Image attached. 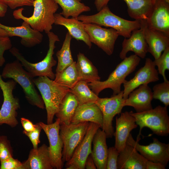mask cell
Wrapping results in <instances>:
<instances>
[{
	"label": "cell",
	"instance_id": "6da1fadb",
	"mask_svg": "<svg viewBox=\"0 0 169 169\" xmlns=\"http://www.w3.org/2000/svg\"><path fill=\"white\" fill-rule=\"evenodd\" d=\"M33 6L32 15L28 17L23 14V8L15 10L14 18L22 19L29 24L33 28L47 34L52 29L54 22V14L59 8L58 5L54 0H35Z\"/></svg>",
	"mask_w": 169,
	"mask_h": 169
},
{
	"label": "cell",
	"instance_id": "7a4b0ae2",
	"mask_svg": "<svg viewBox=\"0 0 169 169\" xmlns=\"http://www.w3.org/2000/svg\"><path fill=\"white\" fill-rule=\"evenodd\" d=\"M1 75L2 78L11 79L18 83L30 104L40 109L45 108L42 98L35 88L34 78L23 69L19 61L16 59L6 64Z\"/></svg>",
	"mask_w": 169,
	"mask_h": 169
},
{
	"label": "cell",
	"instance_id": "3957f363",
	"mask_svg": "<svg viewBox=\"0 0 169 169\" xmlns=\"http://www.w3.org/2000/svg\"><path fill=\"white\" fill-rule=\"evenodd\" d=\"M77 19L84 23L110 27L115 29L119 35L125 38H129L132 31L140 28L141 26V21H130L119 17L112 13L108 6L104 7L95 14L79 15Z\"/></svg>",
	"mask_w": 169,
	"mask_h": 169
},
{
	"label": "cell",
	"instance_id": "277c9868",
	"mask_svg": "<svg viewBox=\"0 0 169 169\" xmlns=\"http://www.w3.org/2000/svg\"><path fill=\"white\" fill-rule=\"evenodd\" d=\"M47 34L49 41V49L45 58L40 62L33 63L28 61L15 47H12L9 51L33 77H46L54 80L55 74L52 68L56 65L57 61L54 59L53 55L56 48L55 43L59 41L60 39L58 36L52 32Z\"/></svg>",
	"mask_w": 169,
	"mask_h": 169
},
{
	"label": "cell",
	"instance_id": "5b68a950",
	"mask_svg": "<svg viewBox=\"0 0 169 169\" xmlns=\"http://www.w3.org/2000/svg\"><path fill=\"white\" fill-rule=\"evenodd\" d=\"M141 61L140 58L135 54L126 57L116 66L104 81H95L88 83L90 88L97 95L103 90L111 89L113 95L120 93L121 87L125 81L127 76L135 71Z\"/></svg>",
	"mask_w": 169,
	"mask_h": 169
},
{
	"label": "cell",
	"instance_id": "8992f818",
	"mask_svg": "<svg viewBox=\"0 0 169 169\" xmlns=\"http://www.w3.org/2000/svg\"><path fill=\"white\" fill-rule=\"evenodd\" d=\"M34 80L44 102L47 124H51L61 101L69 89L46 77H38Z\"/></svg>",
	"mask_w": 169,
	"mask_h": 169
},
{
	"label": "cell",
	"instance_id": "52a82bcc",
	"mask_svg": "<svg viewBox=\"0 0 169 169\" xmlns=\"http://www.w3.org/2000/svg\"><path fill=\"white\" fill-rule=\"evenodd\" d=\"M140 127L136 141L140 139L141 131L144 127L150 128L159 136H167L169 133V116L167 107L159 105L154 109L139 113L130 112Z\"/></svg>",
	"mask_w": 169,
	"mask_h": 169
},
{
	"label": "cell",
	"instance_id": "ba28073f",
	"mask_svg": "<svg viewBox=\"0 0 169 169\" xmlns=\"http://www.w3.org/2000/svg\"><path fill=\"white\" fill-rule=\"evenodd\" d=\"M16 83L13 79L4 81L0 74V88L3 98L0 109V125L5 124L14 128L18 124L17 111L20 107L19 102L13 94Z\"/></svg>",
	"mask_w": 169,
	"mask_h": 169
},
{
	"label": "cell",
	"instance_id": "9c48e42d",
	"mask_svg": "<svg viewBox=\"0 0 169 169\" xmlns=\"http://www.w3.org/2000/svg\"><path fill=\"white\" fill-rule=\"evenodd\" d=\"M89 122L60 124L59 134L63 143L62 154L64 163L70 159L75 149L83 139Z\"/></svg>",
	"mask_w": 169,
	"mask_h": 169
},
{
	"label": "cell",
	"instance_id": "30bf717a",
	"mask_svg": "<svg viewBox=\"0 0 169 169\" xmlns=\"http://www.w3.org/2000/svg\"><path fill=\"white\" fill-rule=\"evenodd\" d=\"M123 91L110 98H99L95 103L101 110L103 117L102 129L105 133L107 138H111L114 135L112 121L114 117L121 113L125 100Z\"/></svg>",
	"mask_w": 169,
	"mask_h": 169
},
{
	"label": "cell",
	"instance_id": "8fae6325",
	"mask_svg": "<svg viewBox=\"0 0 169 169\" xmlns=\"http://www.w3.org/2000/svg\"><path fill=\"white\" fill-rule=\"evenodd\" d=\"M82 24L91 42L107 55L112 54L115 41L119 36L117 32L113 28H104L94 23L83 22Z\"/></svg>",
	"mask_w": 169,
	"mask_h": 169
},
{
	"label": "cell",
	"instance_id": "7c38bea8",
	"mask_svg": "<svg viewBox=\"0 0 169 169\" xmlns=\"http://www.w3.org/2000/svg\"><path fill=\"white\" fill-rule=\"evenodd\" d=\"M147 145H141L135 141L130 133L126 144L134 147L147 161L161 164L166 166L169 161V144L160 141L156 138Z\"/></svg>",
	"mask_w": 169,
	"mask_h": 169
},
{
	"label": "cell",
	"instance_id": "4fadbf2b",
	"mask_svg": "<svg viewBox=\"0 0 169 169\" xmlns=\"http://www.w3.org/2000/svg\"><path fill=\"white\" fill-rule=\"evenodd\" d=\"M46 134L49 143V156L53 169H61L64 166L62 152L63 143L59 134L60 120L57 118L51 124L38 122Z\"/></svg>",
	"mask_w": 169,
	"mask_h": 169
},
{
	"label": "cell",
	"instance_id": "5bb4252c",
	"mask_svg": "<svg viewBox=\"0 0 169 169\" xmlns=\"http://www.w3.org/2000/svg\"><path fill=\"white\" fill-rule=\"evenodd\" d=\"M100 126L89 122L86 133L83 139L75 149L70 159L66 162V169H84L85 163L91 153L92 140L95 132Z\"/></svg>",
	"mask_w": 169,
	"mask_h": 169
},
{
	"label": "cell",
	"instance_id": "9a60e30c",
	"mask_svg": "<svg viewBox=\"0 0 169 169\" xmlns=\"http://www.w3.org/2000/svg\"><path fill=\"white\" fill-rule=\"evenodd\" d=\"M144 65L135 73L134 76L123 83V98L125 100L129 94L139 86L159 80V73L153 61L149 58L146 59Z\"/></svg>",
	"mask_w": 169,
	"mask_h": 169
},
{
	"label": "cell",
	"instance_id": "2e32d148",
	"mask_svg": "<svg viewBox=\"0 0 169 169\" xmlns=\"http://www.w3.org/2000/svg\"><path fill=\"white\" fill-rule=\"evenodd\" d=\"M146 22L149 28L169 37V0H155Z\"/></svg>",
	"mask_w": 169,
	"mask_h": 169
},
{
	"label": "cell",
	"instance_id": "e0dca14e",
	"mask_svg": "<svg viewBox=\"0 0 169 169\" xmlns=\"http://www.w3.org/2000/svg\"><path fill=\"white\" fill-rule=\"evenodd\" d=\"M0 27L7 32L9 37H20L21 44L27 48L34 47L40 44L43 40V36L41 32L33 28L24 21L20 26L10 27L0 23Z\"/></svg>",
	"mask_w": 169,
	"mask_h": 169
},
{
	"label": "cell",
	"instance_id": "ac0fdd59",
	"mask_svg": "<svg viewBox=\"0 0 169 169\" xmlns=\"http://www.w3.org/2000/svg\"><path fill=\"white\" fill-rule=\"evenodd\" d=\"M141 28L143 30L144 37L147 44L148 52L150 53L155 59L161 56L162 52L169 47V37L149 28L146 20H141Z\"/></svg>",
	"mask_w": 169,
	"mask_h": 169
},
{
	"label": "cell",
	"instance_id": "d6986e66",
	"mask_svg": "<svg viewBox=\"0 0 169 169\" xmlns=\"http://www.w3.org/2000/svg\"><path fill=\"white\" fill-rule=\"evenodd\" d=\"M148 84L141 85L131 91L125 100L123 106H132L137 113L152 109L151 104L153 99L152 91Z\"/></svg>",
	"mask_w": 169,
	"mask_h": 169
},
{
	"label": "cell",
	"instance_id": "ffe728a7",
	"mask_svg": "<svg viewBox=\"0 0 169 169\" xmlns=\"http://www.w3.org/2000/svg\"><path fill=\"white\" fill-rule=\"evenodd\" d=\"M116 130L114 135L115 140L114 147L120 153L126 145L131 131L136 128L137 125L134 117L128 111L121 113L119 117H116Z\"/></svg>",
	"mask_w": 169,
	"mask_h": 169
},
{
	"label": "cell",
	"instance_id": "44dd1931",
	"mask_svg": "<svg viewBox=\"0 0 169 169\" xmlns=\"http://www.w3.org/2000/svg\"><path fill=\"white\" fill-rule=\"evenodd\" d=\"M148 46L141 28L132 31L130 36L125 38L122 43V49L119 54L122 59L126 57L129 51L134 52L140 58L144 59L148 52Z\"/></svg>",
	"mask_w": 169,
	"mask_h": 169
},
{
	"label": "cell",
	"instance_id": "7402d4cb",
	"mask_svg": "<svg viewBox=\"0 0 169 169\" xmlns=\"http://www.w3.org/2000/svg\"><path fill=\"white\" fill-rule=\"evenodd\" d=\"M147 160L133 146L126 144L119 153L117 161L118 169H146Z\"/></svg>",
	"mask_w": 169,
	"mask_h": 169
},
{
	"label": "cell",
	"instance_id": "603a6c76",
	"mask_svg": "<svg viewBox=\"0 0 169 169\" xmlns=\"http://www.w3.org/2000/svg\"><path fill=\"white\" fill-rule=\"evenodd\" d=\"M54 16L55 24L65 27L72 38L83 41L90 48H91L92 43L84 29L82 22L73 17L66 18L59 13H55Z\"/></svg>",
	"mask_w": 169,
	"mask_h": 169
},
{
	"label": "cell",
	"instance_id": "cb8c5ba5",
	"mask_svg": "<svg viewBox=\"0 0 169 169\" xmlns=\"http://www.w3.org/2000/svg\"><path fill=\"white\" fill-rule=\"evenodd\" d=\"M24 169H53L48 146L45 144L30 151L28 158L22 162Z\"/></svg>",
	"mask_w": 169,
	"mask_h": 169
},
{
	"label": "cell",
	"instance_id": "d4e9b609",
	"mask_svg": "<svg viewBox=\"0 0 169 169\" xmlns=\"http://www.w3.org/2000/svg\"><path fill=\"white\" fill-rule=\"evenodd\" d=\"M107 137L105 132L99 128L93 137L91 155L97 169H106L108 153L106 142Z\"/></svg>",
	"mask_w": 169,
	"mask_h": 169
},
{
	"label": "cell",
	"instance_id": "484cf974",
	"mask_svg": "<svg viewBox=\"0 0 169 169\" xmlns=\"http://www.w3.org/2000/svg\"><path fill=\"white\" fill-rule=\"evenodd\" d=\"M85 121L98 124L102 128L103 123L102 114L95 103L79 105L71 123H77Z\"/></svg>",
	"mask_w": 169,
	"mask_h": 169
},
{
	"label": "cell",
	"instance_id": "4316f807",
	"mask_svg": "<svg viewBox=\"0 0 169 169\" xmlns=\"http://www.w3.org/2000/svg\"><path fill=\"white\" fill-rule=\"evenodd\" d=\"M78 105L77 99L69 91L61 101L55 114L57 118L59 119L60 124L68 125L71 123Z\"/></svg>",
	"mask_w": 169,
	"mask_h": 169
},
{
	"label": "cell",
	"instance_id": "83f0119b",
	"mask_svg": "<svg viewBox=\"0 0 169 169\" xmlns=\"http://www.w3.org/2000/svg\"><path fill=\"white\" fill-rule=\"evenodd\" d=\"M76 66L80 80L87 83L100 80L97 69L83 54L80 52L77 55Z\"/></svg>",
	"mask_w": 169,
	"mask_h": 169
},
{
	"label": "cell",
	"instance_id": "f1b7e54d",
	"mask_svg": "<svg viewBox=\"0 0 169 169\" xmlns=\"http://www.w3.org/2000/svg\"><path fill=\"white\" fill-rule=\"evenodd\" d=\"M127 7L129 16L135 20H146L151 13L155 0H123Z\"/></svg>",
	"mask_w": 169,
	"mask_h": 169
},
{
	"label": "cell",
	"instance_id": "f546056e",
	"mask_svg": "<svg viewBox=\"0 0 169 169\" xmlns=\"http://www.w3.org/2000/svg\"><path fill=\"white\" fill-rule=\"evenodd\" d=\"M62 9L59 13L66 18L70 16L77 18L82 13L90 11V8L81 0H54Z\"/></svg>",
	"mask_w": 169,
	"mask_h": 169
},
{
	"label": "cell",
	"instance_id": "4dcf8cb0",
	"mask_svg": "<svg viewBox=\"0 0 169 169\" xmlns=\"http://www.w3.org/2000/svg\"><path fill=\"white\" fill-rule=\"evenodd\" d=\"M69 91L77 99L79 105L95 103L99 98L89 87L86 82L79 81Z\"/></svg>",
	"mask_w": 169,
	"mask_h": 169
},
{
	"label": "cell",
	"instance_id": "1f68e13d",
	"mask_svg": "<svg viewBox=\"0 0 169 169\" xmlns=\"http://www.w3.org/2000/svg\"><path fill=\"white\" fill-rule=\"evenodd\" d=\"M72 37L68 32L61 49L56 53L58 64L56 73L61 72L74 62L70 50V42Z\"/></svg>",
	"mask_w": 169,
	"mask_h": 169
},
{
	"label": "cell",
	"instance_id": "d6a6232c",
	"mask_svg": "<svg viewBox=\"0 0 169 169\" xmlns=\"http://www.w3.org/2000/svg\"><path fill=\"white\" fill-rule=\"evenodd\" d=\"M54 80L69 89L73 88L80 80L76 62L74 61L61 72L56 73Z\"/></svg>",
	"mask_w": 169,
	"mask_h": 169
},
{
	"label": "cell",
	"instance_id": "836d02e7",
	"mask_svg": "<svg viewBox=\"0 0 169 169\" xmlns=\"http://www.w3.org/2000/svg\"><path fill=\"white\" fill-rule=\"evenodd\" d=\"M152 90L153 99L159 100L167 107L169 105V81L155 84Z\"/></svg>",
	"mask_w": 169,
	"mask_h": 169
},
{
	"label": "cell",
	"instance_id": "e575fe53",
	"mask_svg": "<svg viewBox=\"0 0 169 169\" xmlns=\"http://www.w3.org/2000/svg\"><path fill=\"white\" fill-rule=\"evenodd\" d=\"M155 66L157 67L159 74L162 75L164 81H168L165 75L166 70H169V47L163 51V54L153 61Z\"/></svg>",
	"mask_w": 169,
	"mask_h": 169
},
{
	"label": "cell",
	"instance_id": "d590c367",
	"mask_svg": "<svg viewBox=\"0 0 169 169\" xmlns=\"http://www.w3.org/2000/svg\"><path fill=\"white\" fill-rule=\"evenodd\" d=\"M13 150L7 136H0V161L13 157Z\"/></svg>",
	"mask_w": 169,
	"mask_h": 169
},
{
	"label": "cell",
	"instance_id": "8d00e7d4",
	"mask_svg": "<svg viewBox=\"0 0 169 169\" xmlns=\"http://www.w3.org/2000/svg\"><path fill=\"white\" fill-rule=\"evenodd\" d=\"M35 125V128L34 130L29 132L23 130V133L28 137L33 145V148L36 149L38 147V144L40 142V134L42 129L38 122Z\"/></svg>",
	"mask_w": 169,
	"mask_h": 169
},
{
	"label": "cell",
	"instance_id": "74e56055",
	"mask_svg": "<svg viewBox=\"0 0 169 169\" xmlns=\"http://www.w3.org/2000/svg\"><path fill=\"white\" fill-rule=\"evenodd\" d=\"M119 153L115 147L108 148L106 169H117V161Z\"/></svg>",
	"mask_w": 169,
	"mask_h": 169
},
{
	"label": "cell",
	"instance_id": "f35d334b",
	"mask_svg": "<svg viewBox=\"0 0 169 169\" xmlns=\"http://www.w3.org/2000/svg\"><path fill=\"white\" fill-rule=\"evenodd\" d=\"M11 41L8 37H0V67L2 66L5 62L4 54L6 51L12 48Z\"/></svg>",
	"mask_w": 169,
	"mask_h": 169
},
{
	"label": "cell",
	"instance_id": "ab89813d",
	"mask_svg": "<svg viewBox=\"0 0 169 169\" xmlns=\"http://www.w3.org/2000/svg\"><path fill=\"white\" fill-rule=\"evenodd\" d=\"M0 162V169H24L23 162L13 157Z\"/></svg>",
	"mask_w": 169,
	"mask_h": 169
},
{
	"label": "cell",
	"instance_id": "60d3db41",
	"mask_svg": "<svg viewBox=\"0 0 169 169\" xmlns=\"http://www.w3.org/2000/svg\"><path fill=\"white\" fill-rule=\"evenodd\" d=\"M9 8L14 9L24 6H32L35 0H2Z\"/></svg>",
	"mask_w": 169,
	"mask_h": 169
},
{
	"label": "cell",
	"instance_id": "b9f144b4",
	"mask_svg": "<svg viewBox=\"0 0 169 169\" xmlns=\"http://www.w3.org/2000/svg\"><path fill=\"white\" fill-rule=\"evenodd\" d=\"M21 122L24 130L29 132L34 130L35 128V125L33 124L29 120L22 117L20 119Z\"/></svg>",
	"mask_w": 169,
	"mask_h": 169
},
{
	"label": "cell",
	"instance_id": "7bdbcfd3",
	"mask_svg": "<svg viewBox=\"0 0 169 169\" xmlns=\"http://www.w3.org/2000/svg\"><path fill=\"white\" fill-rule=\"evenodd\" d=\"M166 166L161 163L147 161L146 169H165Z\"/></svg>",
	"mask_w": 169,
	"mask_h": 169
},
{
	"label": "cell",
	"instance_id": "ee69618b",
	"mask_svg": "<svg viewBox=\"0 0 169 169\" xmlns=\"http://www.w3.org/2000/svg\"><path fill=\"white\" fill-rule=\"evenodd\" d=\"M85 168L86 169H97L91 153L88 156L85 161Z\"/></svg>",
	"mask_w": 169,
	"mask_h": 169
},
{
	"label": "cell",
	"instance_id": "f6af8a7d",
	"mask_svg": "<svg viewBox=\"0 0 169 169\" xmlns=\"http://www.w3.org/2000/svg\"><path fill=\"white\" fill-rule=\"evenodd\" d=\"M110 0H95V5L98 11H99L104 7L107 6Z\"/></svg>",
	"mask_w": 169,
	"mask_h": 169
},
{
	"label": "cell",
	"instance_id": "bcb514c9",
	"mask_svg": "<svg viewBox=\"0 0 169 169\" xmlns=\"http://www.w3.org/2000/svg\"><path fill=\"white\" fill-rule=\"evenodd\" d=\"M8 8L7 5L2 0H0V18L5 16Z\"/></svg>",
	"mask_w": 169,
	"mask_h": 169
},
{
	"label": "cell",
	"instance_id": "7dc6e473",
	"mask_svg": "<svg viewBox=\"0 0 169 169\" xmlns=\"http://www.w3.org/2000/svg\"><path fill=\"white\" fill-rule=\"evenodd\" d=\"M0 37H8V34L7 32L0 27Z\"/></svg>",
	"mask_w": 169,
	"mask_h": 169
}]
</instances>
